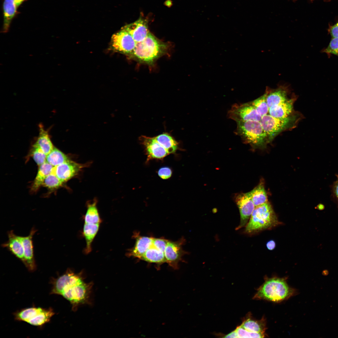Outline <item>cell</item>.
Returning <instances> with one entry per match:
<instances>
[{"label":"cell","mask_w":338,"mask_h":338,"mask_svg":"<svg viewBox=\"0 0 338 338\" xmlns=\"http://www.w3.org/2000/svg\"><path fill=\"white\" fill-rule=\"evenodd\" d=\"M69 160V159L66 155L54 147L50 153L47 155L46 161L55 167Z\"/></svg>","instance_id":"f1b7e54d"},{"label":"cell","mask_w":338,"mask_h":338,"mask_svg":"<svg viewBox=\"0 0 338 338\" xmlns=\"http://www.w3.org/2000/svg\"><path fill=\"white\" fill-rule=\"evenodd\" d=\"M37 231L33 228L28 236L18 237L21 241L24 251V261L23 263L28 270L33 272L35 270L36 265L34 257L33 237Z\"/></svg>","instance_id":"9a60e30c"},{"label":"cell","mask_w":338,"mask_h":338,"mask_svg":"<svg viewBox=\"0 0 338 338\" xmlns=\"http://www.w3.org/2000/svg\"><path fill=\"white\" fill-rule=\"evenodd\" d=\"M172 174V172L171 168L166 166L160 168L158 172V174L159 177L164 179L170 178Z\"/></svg>","instance_id":"e575fe53"},{"label":"cell","mask_w":338,"mask_h":338,"mask_svg":"<svg viewBox=\"0 0 338 338\" xmlns=\"http://www.w3.org/2000/svg\"><path fill=\"white\" fill-rule=\"evenodd\" d=\"M280 224L271 205L267 202L255 207L246 225L245 232L253 233L269 229Z\"/></svg>","instance_id":"277c9868"},{"label":"cell","mask_w":338,"mask_h":338,"mask_svg":"<svg viewBox=\"0 0 338 338\" xmlns=\"http://www.w3.org/2000/svg\"><path fill=\"white\" fill-rule=\"evenodd\" d=\"M184 241L182 238L176 241L168 240L164 251L166 263L175 269L178 268L184 253L182 248Z\"/></svg>","instance_id":"4fadbf2b"},{"label":"cell","mask_w":338,"mask_h":338,"mask_svg":"<svg viewBox=\"0 0 338 338\" xmlns=\"http://www.w3.org/2000/svg\"><path fill=\"white\" fill-rule=\"evenodd\" d=\"M335 176L336 180L331 186V196L338 208V174Z\"/></svg>","instance_id":"836d02e7"},{"label":"cell","mask_w":338,"mask_h":338,"mask_svg":"<svg viewBox=\"0 0 338 338\" xmlns=\"http://www.w3.org/2000/svg\"><path fill=\"white\" fill-rule=\"evenodd\" d=\"M266 99L269 108L284 102L289 99V90L285 85H280L274 89L267 88Z\"/></svg>","instance_id":"e0dca14e"},{"label":"cell","mask_w":338,"mask_h":338,"mask_svg":"<svg viewBox=\"0 0 338 338\" xmlns=\"http://www.w3.org/2000/svg\"><path fill=\"white\" fill-rule=\"evenodd\" d=\"M136 43L128 32L122 28L114 34L111 38L112 49L118 52L130 55L133 52Z\"/></svg>","instance_id":"9c48e42d"},{"label":"cell","mask_w":338,"mask_h":338,"mask_svg":"<svg viewBox=\"0 0 338 338\" xmlns=\"http://www.w3.org/2000/svg\"><path fill=\"white\" fill-rule=\"evenodd\" d=\"M240 325L247 332L248 338H264L266 335V321L264 317L258 320L248 315Z\"/></svg>","instance_id":"7c38bea8"},{"label":"cell","mask_w":338,"mask_h":338,"mask_svg":"<svg viewBox=\"0 0 338 338\" xmlns=\"http://www.w3.org/2000/svg\"><path fill=\"white\" fill-rule=\"evenodd\" d=\"M134 236L135 243L128 251L127 255L140 259L151 245L153 238L141 236L137 233H135Z\"/></svg>","instance_id":"ac0fdd59"},{"label":"cell","mask_w":338,"mask_h":338,"mask_svg":"<svg viewBox=\"0 0 338 338\" xmlns=\"http://www.w3.org/2000/svg\"><path fill=\"white\" fill-rule=\"evenodd\" d=\"M63 183L55 174L53 171L46 178L43 185L49 189H54L61 187Z\"/></svg>","instance_id":"1f68e13d"},{"label":"cell","mask_w":338,"mask_h":338,"mask_svg":"<svg viewBox=\"0 0 338 338\" xmlns=\"http://www.w3.org/2000/svg\"><path fill=\"white\" fill-rule=\"evenodd\" d=\"M295 99L289 98L285 102L269 108V114L276 118L288 117L293 112V106Z\"/></svg>","instance_id":"ffe728a7"},{"label":"cell","mask_w":338,"mask_h":338,"mask_svg":"<svg viewBox=\"0 0 338 338\" xmlns=\"http://www.w3.org/2000/svg\"><path fill=\"white\" fill-rule=\"evenodd\" d=\"M255 207L268 202L267 195L263 183L248 192Z\"/></svg>","instance_id":"83f0119b"},{"label":"cell","mask_w":338,"mask_h":338,"mask_svg":"<svg viewBox=\"0 0 338 338\" xmlns=\"http://www.w3.org/2000/svg\"><path fill=\"white\" fill-rule=\"evenodd\" d=\"M228 115L229 118L236 122L248 120L260 122L262 117L250 102L240 104H235L228 111Z\"/></svg>","instance_id":"ba28073f"},{"label":"cell","mask_w":338,"mask_h":338,"mask_svg":"<svg viewBox=\"0 0 338 338\" xmlns=\"http://www.w3.org/2000/svg\"><path fill=\"white\" fill-rule=\"evenodd\" d=\"M54 167L47 162L39 166L38 172L31 188L33 192H37L43 185V182L48 176L54 171Z\"/></svg>","instance_id":"44dd1931"},{"label":"cell","mask_w":338,"mask_h":338,"mask_svg":"<svg viewBox=\"0 0 338 338\" xmlns=\"http://www.w3.org/2000/svg\"><path fill=\"white\" fill-rule=\"evenodd\" d=\"M318 206L319 207H318V209H319V210H321L323 209V208H324V207H323L324 206H323V205H321V204H320V205H318Z\"/></svg>","instance_id":"ab89813d"},{"label":"cell","mask_w":338,"mask_h":338,"mask_svg":"<svg viewBox=\"0 0 338 338\" xmlns=\"http://www.w3.org/2000/svg\"><path fill=\"white\" fill-rule=\"evenodd\" d=\"M154 137L169 154L175 153L179 148L178 142L167 132H164Z\"/></svg>","instance_id":"cb8c5ba5"},{"label":"cell","mask_w":338,"mask_h":338,"mask_svg":"<svg viewBox=\"0 0 338 338\" xmlns=\"http://www.w3.org/2000/svg\"><path fill=\"white\" fill-rule=\"evenodd\" d=\"M17 8L13 0H4L3 3V33H7L9 30L11 21L16 13Z\"/></svg>","instance_id":"7402d4cb"},{"label":"cell","mask_w":338,"mask_h":338,"mask_svg":"<svg viewBox=\"0 0 338 338\" xmlns=\"http://www.w3.org/2000/svg\"><path fill=\"white\" fill-rule=\"evenodd\" d=\"M87 165L85 164L79 163L69 160L54 167V172L64 183L77 175Z\"/></svg>","instance_id":"5bb4252c"},{"label":"cell","mask_w":338,"mask_h":338,"mask_svg":"<svg viewBox=\"0 0 338 338\" xmlns=\"http://www.w3.org/2000/svg\"><path fill=\"white\" fill-rule=\"evenodd\" d=\"M266 245L267 248L269 250H272L275 248L276 243L274 241L270 240L268 242Z\"/></svg>","instance_id":"8d00e7d4"},{"label":"cell","mask_w":338,"mask_h":338,"mask_svg":"<svg viewBox=\"0 0 338 338\" xmlns=\"http://www.w3.org/2000/svg\"><path fill=\"white\" fill-rule=\"evenodd\" d=\"M55 313L52 308L31 307L22 309L14 314L15 319L31 325L40 326L50 321Z\"/></svg>","instance_id":"52a82bcc"},{"label":"cell","mask_w":338,"mask_h":338,"mask_svg":"<svg viewBox=\"0 0 338 338\" xmlns=\"http://www.w3.org/2000/svg\"><path fill=\"white\" fill-rule=\"evenodd\" d=\"M224 338H238L237 332L235 330L230 333L225 335Z\"/></svg>","instance_id":"74e56055"},{"label":"cell","mask_w":338,"mask_h":338,"mask_svg":"<svg viewBox=\"0 0 338 338\" xmlns=\"http://www.w3.org/2000/svg\"><path fill=\"white\" fill-rule=\"evenodd\" d=\"M122 28L131 34L136 43L143 40L150 32L147 21L141 18L133 23L125 26Z\"/></svg>","instance_id":"2e32d148"},{"label":"cell","mask_w":338,"mask_h":338,"mask_svg":"<svg viewBox=\"0 0 338 338\" xmlns=\"http://www.w3.org/2000/svg\"><path fill=\"white\" fill-rule=\"evenodd\" d=\"M324 52L338 56V37L333 38Z\"/></svg>","instance_id":"d6a6232c"},{"label":"cell","mask_w":338,"mask_h":338,"mask_svg":"<svg viewBox=\"0 0 338 338\" xmlns=\"http://www.w3.org/2000/svg\"><path fill=\"white\" fill-rule=\"evenodd\" d=\"M39 133L36 144L44 153L47 155L54 146L51 140L48 131L46 130L43 125L40 124L38 125Z\"/></svg>","instance_id":"d4e9b609"},{"label":"cell","mask_w":338,"mask_h":338,"mask_svg":"<svg viewBox=\"0 0 338 338\" xmlns=\"http://www.w3.org/2000/svg\"><path fill=\"white\" fill-rule=\"evenodd\" d=\"M139 140L145 149L147 161L154 159H162L169 154L154 137L142 135L139 137Z\"/></svg>","instance_id":"30bf717a"},{"label":"cell","mask_w":338,"mask_h":338,"mask_svg":"<svg viewBox=\"0 0 338 338\" xmlns=\"http://www.w3.org/2000/svg\"><path fill=\"white\" fill-rule=\"evenodd\" d=\"M250 102L262 117L269 114V108L266 101L265 92L263 95Z\"/></svg>","instance_id":"f546056e"},{"label":"cell","mask_w":338,"mask_h":338,"mask_svg":"<svg viewBox=\"0 0 338 338\" xmlns=\"http://www.w3.org/2000/svg\"><path fill=\"white\" fill-rule=\"evenodd\" d=\"M303 118V115L299 113H293L284 118H275L268 114L263 116L260 122L269 143L281 132L295 127Z\"/></svg>","instance_id":"8992f818"},{"label":"cell","mask_w":338,"mask_h":338,"mask_svg":"<svg viewBox=\"0 0 338 338\" xmlns=\"http://www.w3.org/2000/svg\"><path fill=\"white\" fill-rule=\"evenodd\" d=\"M97 200L95 199L93 202H88L87 209L84 217V223L100 224L101 220L97 207Z\"/></svg>","instance_id":"4316f807"},{"label":"cell","mask_w":338,"mask_h":338,"mask_svg":"<svg viewBox=\"0 0 338 338\" xmlns=\"http://www.w3.org/2000/svg\"><path fill=\"white\" fill-rule=\"evenodd\" d=\"M25 0H13V1L17 7H18Z\"/></svg>","instance_id":"f35d334b"},{"label":"cell","mask_w":338,"mask_h":338,"mask_svg":"<svg viewBox=\"0 0 338 338\" xmlns=\"http://www.w3.org/2000/svg\"><path fill=\"white\" fill-rule=\"evenodd\" d=\"M235 200L240 215V222L238 229L243 227L250 218L255 206L248 192L238 194Z\"/></svg>","instance_id":"8fae6325"},{"label":"cell","mask_w":338,"mask_h":338,"mask_svg":"<svg viewBox=\"0 0 338 338\" xmlns=\"http://www.w3.org/2000/svg\"><path fill=\"white\" fill-rule=\"evenodd\" d=\"M100 224L84 223L83 234L86 242L85 250L86 253H90L91 250V243L98 232Z\"/></svg>","instance_id":"484cf974"},{"label":"cell","mask_w":338,"mask_h":338,"mask_svg":"<svg viewBox=\"0 0 338 338\" xmlns=\"http://www.w3.org/2000/svg\"><path fill=\"white\" fill-rule=\"evenodd\" d=\"M139 259L158 264L166 263L164 252L156 247L153 242L151 245Z\"/></svg>","instance_id":"603a6c76"},{"label":"cell","mask_w":338,"mask_h":338,"mask_svg":"<svg viewBox=\"0 0 338 338\" xmlns=\"http://www.w3.org/2000/svg\"><path fill=\"white\" fill-rule=\"evenodd\" d=\"M82 273L76 274L70 269L53 283L52 293L61 295L68 300L74 311L84 304H90V297L93 283H85Z\"/></svg>","instance_id":"6da1fadb"},{"label":"cell","mask_w":338,"mask_h":338,"mask_svg":"<svg viewBox=\"0 0 338 338\" xmlns=\"http://www.w3.org/2000/svg\"><path fill=\"white\" fill-rule=\"evenodd\" d=\"M167 50L166 43L149 32L143 40L136 43L133 52L130 55L140 63L152 65Z\"/></svg>","instance_id":"3957f363"},{"label":"cell","mask_w":338,"mask_h":338,"mask_svg":"<svg viewBox=\"0 0 338 338\" xmlns=\"http://www.w3.org/2000/svg\"><path fill=\"white\" fill-rule=\"evenodd\" d=\"M8 240L2 246L7 248L16 257L23 262L24 261V251L22 243L13 230L8 232Z\"/></svg>","instance_id":"d6986e66"},{"label":"cell","mask_w":338,"mask_h":338,"mask_svg":"<svg viewBox=\"0 0 338 338\" xmlns=\"http://www.w3.org/2000/svg\"><path fill=\"white\" fill-rule=\"evenodd\" d=\"M30 154L39 166L46 162L47 155L36 144L32 146Z\"/></svg>","instance_id":"4dcf8cb0"},{"label":"cell","mask_w":338,"mask_h":338,"mask_svg":"<svg viewBox=\"0 0 338 338\" xmlns=\"http://www.w3.org/2000/svg\"><path fill=\"white\" fill-rule=\"evenodd\" d=\"M236 133L253 148H265L268 142L267 135L260 121L255 120L237 122Z\"/></svg>","instance_id":"5b68a950"},{"label":"cell","mask_w":338,"mask_h":338,"mask_svg":"<svg viewBox=\"0 0 338 338\" xmlns=\"http://www.w3.org/2000/svg\"><path fill=\"white\" fill-rule=\"evenodd\" d=\"M329 30V32L333 38L338 37V22L330 26Z\"/></svg>","instance_id":"d590c367"},{"label":"cell","mask_w":338,"mask_h":338,"mask_svg":"<svg viewBox=\"0 0 338 338\" xmlns=\"http://www.w3.org/2000/svg\"><path fill=\"white\" fill-rule=\"evenodd\" d=\"M296 293L295 289L288 285L286 278L265 277L253 298L278 303L288 299Z\"/></svg>","instance_id":"7a4b0ae2"}]
</instances>
